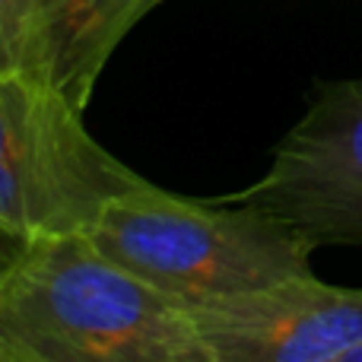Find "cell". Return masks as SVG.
I'll list each match as a JSON object with an SVG mask.
<instances>
[{"mask_svg":"<svg viewBox=\"0 0 362 362\" xmlns=\"http://www.w3.org/2000/svg\"><path fill=\"white\" fill-rule=\"evenodd\" d=\"M0 362H210L187 308L89 235L4 242Z\"/></svg>","mask_w":362,"mask_h":362,"instance_id":"6da1fadb","label":"cell"},{"mask_svg":"<svg viewBox=\"0 0 362 362\" xmlns=\"http://www.w3.org/2000/svg\"><path fill=\"white\" fill-rule=\"evenodd\" d=\"M89 242L181 305L312 274L315 245L286 219L165 187L118 200Z\"/></svg>","mask_w":362,"mask_h":362,"instance_id":"7a4b0ae2","label":"cell"},{"mask_svg":"<svg viewBox=\"0 0 362 362\" xmlns=\"http://www.w3.org/2000/svg\"><path fill=\"white\" fill-rule=\"evenodd\" d=\"M153 181L115 159L83 108L51 83L0 76V238L89 235L118 200Z\"/></svg>","mask_w":362,"mask_h":362,"instance_id":"3957f363","label":"cell"},{"mask_svg":"<svg viewBox=\"0 0 362 362\" xmlns=\"http://www.w3.org/2000/svg\"><path fill=\"white\" fill-rule=\"evenodd\" d=\"M223 200L286 219L315 248H362V76L321 83L264 175Z\"/></svg>","mask_w":362,"mask_h":362,"instance_id":"277c9868","label":"cell"},{"mask_svg":"<svg viewBox=\"0 0 362 362\" xmlns=\"http://www.w3.org/2000/svg\"><path fill=\"white\" fill-rule=\"evenodd\" d=\"M185 308L210 362H334L362 344V289L315 274Z\"/></svg>","mask_w":362,"mask_h":362,"instance_id":"5b68a950","label":"cell"},{"mask_svg":"<svg viewBox=\"0 0 362 362\" xmlns=\"http://www.w3.org/2000/svg\"><path fill=\"white\" fill-rule=\"evenodd\" d=\"M163 0H48L54 32V86L89 105L105 64L127 38V32Z\"/></svg>","mask_w":362,"mask_h":362,"instance_id":"8992f818","label":"cell"},{"mask_svg":"<svg viewBox=\"0 0 362 362\" xmlns=\"http://www.w3.org/2000/svg\"><path fill=\"white\" fill-rule=\"evenodd\" d=\"M0 76L54 86V32L48 0H0Z\"/></svg>","mask_w":362,"mask_h":362,"instance_id":"52a82bcc","label":"cell"},{"mask_svg":"<svg viewBox=\"0 0 362 362\" xmlns=\"http://www.w3.org/2000/svg\"><path fill=\"white\" fill-rule=\"evenodd\" d=\"M334 362H362V344L359 346H353V350H346L340 359H334Z\"/></svg>","mask_w":362,"mask_h":362,"instance_id":"ba28073f","label":"cell"}]
</instances>
